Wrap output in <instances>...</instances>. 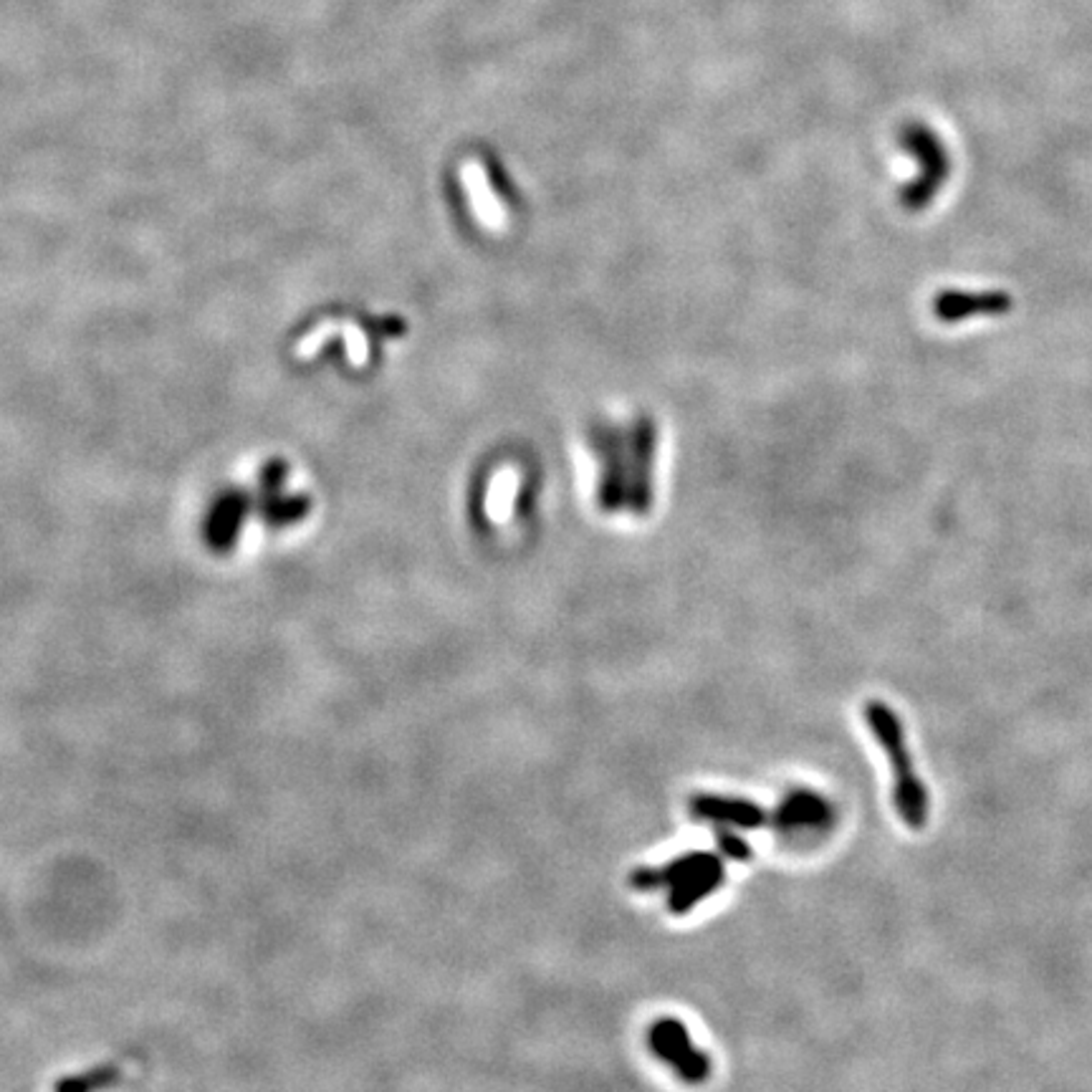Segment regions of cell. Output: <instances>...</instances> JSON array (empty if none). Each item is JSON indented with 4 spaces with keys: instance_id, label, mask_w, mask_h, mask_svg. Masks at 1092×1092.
Returning <instances> with one entry per match:
<instances>
[{
    "instance_id": "1",
    "label": "cell",
    "mask_w": 1092,
    "mask_h": 1092,
    "mask_svg": "<svg viewBox=\"0 0 1092 1092\" xmlns=\"http://www.w3.org/2000/svg\"><path fill=\"white\" fill-rule=\"evenodd\" d=\"M592 451L599 463V504L604 511L650 509V471H653L655 428L653 423L630 428H597L592 433Z\"/></svg>"
},
{
    "instance_id": "2",
    "label": "cell",
    "mask_w": 1092,
    "mask_h": 1092,
    "mask_svg": "<svg viewBox=\"0 0 1092 1092\" xmlns=\"http://www.w3.org/2000/svg\"><path fill=\"white\" fill-rule=\"evenodd\" d=\"M862 716H865L867 726L873 731L875 742L880 744L885 757L890 759V768H893L895 779V809H898V814H901V819L908 827L923 829L928 822V814H931V809H928L931 804H928L926 786L918 779L916 766H913L911 749L906 747V731H903L901 719L883 701H867L865 709H862Z\"/></svg>"
},
{
    "instance_id": "3",
    "label": "cell",
    "mask_w": 1092,
    "mask_h": 1092,
    "mask_svg": "<svg viewBox=\"0 0 1092 1092\" xmlns=\"http://www.w3.org/2000/svg\"><path fill=\"white\" fill-rule=\"evenodd\" d=\"M650 1047L663 1062H668L681 1080L698 1085L709 1080L711 1057L693 1044L691 1034L678 1019H660L650 1029Z\"/></svg>"
},
{
    "instance_id": "4",
    "label": "cell",
    "mask_w": 1092,
    "mask_h": 1092,
    "mask_svg": "<svg viewBox=\"0 0 1092 1092\" xmlns=\"http://www.w3.org/2000/svg\"><path fill=\"white\" fill-rule=\"evenodd\" d=\"M1011 307H1014V302L1001 289H991V292L949 289V292H941L934 299V314L944 325H961V322L977 317H1001V314L1011 312Z\"/></svg>"
},
{
    "instance_id": "5",
    "label": "cell",
    "mask_w": 1092,
    "mask_h": 1092,
    "mask_svg": "<svg viewBox=\"0 0 1092 1092\" xmlns=\"http://www.w3.org/2000/svg\"><path fill=\"white\" fill-rule=\"evenodd\" d=\"M768 822L774 824L776 832L784 834H804V832H824L832 827V807L814 791H791L781 801V807L774 814H768Z\"/></svg>"
},
{
    "instance_id": "6",
    "label": "cell",
    "mask_w": 1092,
    "mask_h": 1092,
    "mask_svg": "<svg viewBox=\"0 0 1092 1092\" xmlns=\"http://www.w3.org/2000/svg\"><path fill=\"white\" fill-rule=\"evenodd\" d=\"M691 812L701 819H714L729 827L752 829L768 824V814L759 804L749 799H736V796L696 794L691 799Z\"/></svg>"
},
{
    "instance_id": "7",
    "label": "cell",
    "mask_w": 1092,
    "mask_h": 1092,
    "mask_svg": "<svg viewBox=\"0 0 1092 1092\" xmlns=\"http://www.w3.org/2000/svg\"><path fill=\"white\" fill-rule=\"evenodd\" d=\"M724 878H726L724 865H721L719 857L714 855L696 875L683 880V883L676 885V888H670V898H668L670 913H676V916L691 913V908L696 906V903H701L703 898H709L711 893H716V888L724 883Z\"/></svg>"
},
{
    "instance_id": "8",
    "label": "cell",
    "mask_w": 1092,
    "mask_h": 1092,
    "mask_svg": "<svg viewBox=\"0 0 1092 1092\" xmlns=\"http://www.w3.org/2000/svg\"><path fill=\"white\" fill-rule=\"evenodd\" d=\"M121 1080V1070L114 1065H102L92 1067L87 1072H79V1075L64 1077V1080L56 1082L54 1092H102L107 1087L116 1085Z\"/></svg>"
},
{
    "instance_id": "9",
    "label": "cell",
    "mask_w": 1092,
    "mask_h": 1092,
    "mask_svg": "<svg viewBox=\"0 0 1092 1092\" xmlns=\"http://www.w3.org/2000/svg\"><path fill=\"white\" fill-rule=\"evenodd\" d=\"M514 491H517V486H514V478L511 476H501L499 481H496L494 491H491V514H494L496 519H504L506 514H509Z\"/></svg>"
},
{
    "instance_id": "10",
    "label": "cell",
    "mask_w": 1092,
    "mask_h": 1092,
    "mask_svg": "<svg viewBox=\"0 0 1092 1092\" xmlns=\"http://www.w3.org/2000/svg\"><path fill=\"white\" fill-rule=\"evenodd\" d=\"M716 837H719V847L724 850V855H729L731 860H752V847L739 834L731 832L729 827H719Z\"/></svg>"
}]
</instances>
